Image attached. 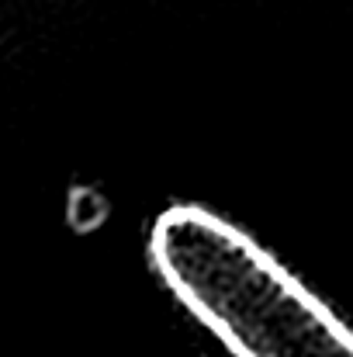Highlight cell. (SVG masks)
Returning <instances> with one entry per match:
<instances>
[{
    "label": "cell",
    "mask_w": 353,
    "mask_h": 357,
    "mask_svg": "<svg viewBox=\"0 0 353 357\" xmlns=\"http://www.w3.org/2000/svg\"><path fill=\"white\" fill-rule=\"evenodd\" d=\"M166 288L235 357H353V330L263 243L201 205H170L149 229Z\"/></svg>",
    "instance_id": "cell-1"
}]
</instances>
